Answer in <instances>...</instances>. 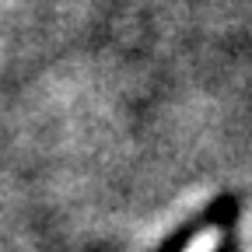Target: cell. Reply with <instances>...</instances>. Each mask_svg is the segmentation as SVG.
Instances as JSON below:
<instances>
[{"label": "cell", "mask_w": 252, "mask_h": 252, "mask_svg": "<svg viewBox=\"0 0 252 252\" xmlns=\"http://www.w3.org/2000/svg\"><path fill=\"white\" fill-rule=\"evenodd\" d=\"M182 252H217V231H203V235H196Z\"/></svg>", "instance_id": "6da1fadb"}]
</instances>
